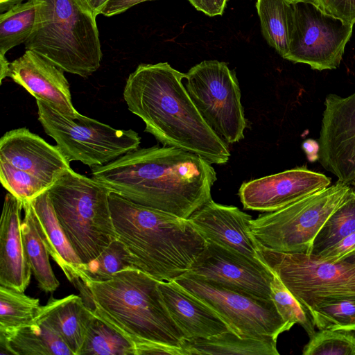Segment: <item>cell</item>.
Returning a JSON list of instances; mask_svg holds the SVG:
<instances>
[{"label":"cell","instance_id":"1","mask_svg":"<svg viewBox=\"0 0 355 355\" xmlns=\"http://www.w3.org/2000/svg\"><path fill=\"white\" fill-rule=\"evenodd\" d=\"M92 178L133 202L188 219L211 199L216 173L195 153L154 146L92 168Z\"/></svg>","mask_w":355,"mask_h":355},{"label":"cell","instance_id":"2","mask_svg":"<svg viewBox=\"0 0 355 355\" xmlns=\"http://www.w3.org/2000/svg\"><path fill=\"white\" fill-rule=\"evenodd\" d=\"M185 73L168 62L140 64L127 78L123 98L163 146L195 153L211 164H226V144L205 121L182 79Z\"/></svg>","mask_w":355,"mask_h":355},{"label":"cell","instance_id":"3","mask_svg":"<svg viewBox=\"0 0 355 355\" xmlns=\"http://www.w3.org/2000/svg\"><path fill=\"white\" fill-rule=\"evenodd\" d=\"M109 203L116 239L134 266L159 281L187 272L206 245L189 219L133 202L110 192Z\"/></svg>","mask_w":355,"mask_h":355},{"label":"cell","instance_id":"4","mask_svg":"<svg viewBox=\"0 0 355 355\" xmlns=\"http://www.w3.org/2000/svg\"><path fill=\"white\" fill-rule=\"evenodd\" d=\"M159 280L130 268L103 282L86 281L76 288L86 304L125 337L141 355L151 343L182 347L184 337L168 313Z\"/></svg>","mask_w":355,"mask_h":355},{"label":"cell","instance_id":"5","mask_svg":"<svg viewBox=\"0 0 355 355\" xmlns=\"http://www.w3.org/2000/svg\"><path fill=\"white\" fill-rule=\"evenodd\" d=\"M36 18L26 50L47 58L65 72L87 78L101 66L96 16L84 0H33Z\"/></svg>","mask_w":355,"mask_h":355},{"label":"cell","instance_id":"6","mask_svg":"<svg viewBox=\"0 0 355 355\" xmlns=\"http://www.w3.org/2000/svg\"><path fill=\"white\" fill-rule=\"evenodd\" d=\"M57 218L83 263L116 239L109 203L111 191L69 168L49 189Z\"/></svg>","mask_w":355,"mask_h":355},{"label":"cell","instance_id":"7","mask_svg":"<svg viewBox=\"0 0 355 355\" xmlns=\"http://www.w3.org/2000/svg\"><path fill=\"white\" fill-rule=\"evenodd\" d=\"M38 120L44 132L70 163L79 161L92 168L103 166L139 147L141 137L132 129L118 130L80 114H62L49 104L36 100Z\"/></svg>","mask_w":355,"mask_h":355},{"label":"cell","instance_id":"8","mask_svg":"<svg viewBox=\"0 0 355 355\" xmlns=\"http://www.w3.org/2000/svg\"><path fill=\"white\" fill-rule=\"evenodd\" d=\"M351 188L343 182L252 219L250 230L263 246L279 252L310 254L318 233Z\"/></svg>","mask_w":355,"mask_h":355},{"label":"cell","instance_id":"9","mask_svg":"<svg viewBox=\"0 0 355 355\" xmlns=\"http://www.w3.org/2000/svg\"><path fill=\"white\" fill-rule=\"evenodd\" d=\"M257 247L258 259L278 276L309 312L324 301L355 298V263L275 251L258 241Z\"/></svg>","mask_w":355,"mask_h":355},{"label":"cell","instance_id":"10","mask_svg":"<svg viewBox=\"0 0 355 355\" xmlns=\"http://www.w3.org/2000/svg\"><path fill=\"white\" fill-rule=\"evenodd\" d=\"M184 78L190 98L214 132L226 144L243 139L247 123L234 71L224 62L204 60L191 67Z\"/></svg>","mask_w":355,"mask_h":355},{"label":"cell","instance_id":"11","mask_svg":"<svg viewBox=\"0 0 355 355\" xmlns=\"http://www.w3.org/2000/svg\"><path fill=\"white\" fill-rule=\"evenodd\" d=\"M175 281L211 306L240 336L277 338L291 329L270 300L250 296L186 272Z\"/></svg>","mask_w":355,"mask_h":355},{"label":"cell","instance_id":"12","mask_svg":"<svg viewBox=\"0 0 355 355\" xmlns=\"http://www.w3.org/2000/svg\"><path fill=\"white\" fill-rule=\"evenodd\" d=\"M353 26L325 14L310 2L295 0L293 30L284 59L319 71L336 69L351 38Z\"/></svg>","mask_w":355,"mask_h":355},{"label":"cell","instance_id":"13","mask_svg":"<svg viewBox=\"0 0 355 355\" xmlns=\"http://www.w3.org/2000/svg\"><path fill=\"white\" fill-rule=\"evenodd\" d=\"M187 272L250 296L271 299L274 274L263 263L210 241Z\"/></svg>","mask_w":355,"mask_h":355},{"label":"cell","instance_id":"14","mask_svg":"<svg viewBox=\"0 0 355 355\" xmlns=\"http://www.w3.org/2000/svg\"><path fill=\"white\" fill-rule=\"evenodd\" d=\"M318 139V161L338 181L355 179V92L342 97L330 94L324 101Z\"/></svg>","mask_w":355,"mask_h":355},{"label":"cell","instance_id":"15","mask_svg":"<svg viewBox=\"0 0 355 355\" xmlns=\"http://www.w3.org/2000/svg\"><path fill=\"white\" fill-rule=\"evenodd\" d=\"M322 173L298 167L243 183L239 196L244 209L271 212L329 186Z\"/></svg>","mask_w":355,"mask_h":355},{"label":"cell","instance_id":"16","mask_svg":"<svg viewBox=\"0 0 355 355\" xmlns=\"http://www.w3.org/2000/svg\"><path fill=\"white\" fill-rule=\"evenodd\" d=\"M0 160L35 176L50 187L71 168L56 146L26 128L9 130L1 137Z\"/></svg>","mask_w":355,"mask_h":355},{"label":"cell","instance_id":"17","mask_svg":"<svg viewBox=\"0 0 355 355\" xmlns=\"http://www.w3.org/2000/svg\"><path fill=\"white\" fill-rule=\"evenodd\" d=\"M64 72L44 56L26 50L21 56L10 62L7 77L36 100L45 101L66 116L76 118L80 113L73 105Z\"/></svg>","mask_w":355,"mask_h":355},{"label":"cell","instance_id":"18","mask_svg":"<svg viewBox=\"0 0 355 355\" xmlns=\"http://www.w3.org/2000/svg\"><path fill=\"white\" fill-rule=\"evenodd\" d=\"M188 219L206 241L260 261L257 241L250 230L252 218L238 207L223 205L211 199Z\"/></svg>","mask_w":355,"mask_h":355},{"label":"cell","instance_id":"19","mask_svg":"<svg viewBox=\"0 0 355 355\" xmlns=\"http://www.w3.org/2000/svg\"><path fill=\"white\" fill-rule=\"evenodd\" d=\"M158 288L185 340L209 338L230 330L211 306L175 280L159 281Z\"/></svg>","mask_w":355,"mask_h":355},{"label":"cell","instance_id":"20","mask_svg":"<svg viewBox=\"0 0 355 355\" xmlns=\"http://www.w3.org/2000/svg\"><path fill=\"white\" fill-rule=\"evenodd\" d=\"M23 202L8 193L0 224V286L24 292L31 270L27 262L21 234Z\"/></svg>","mask_w":355,"mask_h":355},{"label":"cell","instance_id":"21","mask_svg":"<svg viewBox=\"0 0 355 355\" xmlns=\"http://www.w3.org/2000/svg\"><path fill=\"white\" fill-rule=\"evenodd\" d=\"M94 315L93 309L81 296L70 295L61 299L51 296L46 305L40 306L34 320L55 332L73 355H80Z\"/></svg>","mask_w":355,"mask_h":355},{"label":"cell","instance_id":"22","mask_svg":"<svg viewBox=\"0 0 355 355\" xmlns=\"http://www.w3.org/2000/svg\"><path fill=\"white\" fill-rule=\"evenodd\" d=\"M41 236L52 259L76 286L80 282L83 263L69 241L54 211L48 190L31 200Z\"/></svg>","mask_w":355,"mask_h":355},{"label":"cell","instance_id":"23","mask_svg":"<svg viewBox=\"0 0 355 355\" xmlns=\"http://www.w3.org/2000/svg\"><path fill=\"white\" fill-rule=\"evenodd\" d=\"M1 349L15 355H73L65 343L45 324L33 320L0 331Z\"/></svg>","mask_w":355,"mask_h":355},{"label":"cell","instance_id":"24","mask_svg":"<svg viewBox=\"0 0 355 355\" xmlns=\"http://www.w3.org/2000/svg\"><path fill=\"white\" fill-rule=\"evenodd\" d=\"M187 355H279L277 339L240 336L229 330L209 338L184 340Z\"/></svg>","mask_w":355,"mask_h":355},{"label":"cell","instance_id":"25","mask_svg":"<svg viewBox=\"0 0 355 355\" xmlns=\"http://www.w3.org/2000/svg\"><path fill=\"white\" fill-rule=\"evenodd\" d=\"M24 217L21 229L27 262L39 288L52 293L59 286L50 263V254L41 236L36 215L31 200L23 202Z\"/></svg>","mask_w":355,"mask_h":355},{"label":"cell","instance_id":"26","mask_svg":"<svg viewBox=\"0 0 355 355\" xmlns=\"http://www.w3.org/2000/svg\"><path fill=\"white\" fill-rule=\"evenodd\" d=\"M256 8L263 37L285 58L293 30L295 0H257Z\"/></svg>","mask_w":355,"mask_h":355},{"label":"cell","instance_id":"27","mask_svg":"<svg viewBox=\"0 0 355 355\" xmlns=\"http://www.w3.org/2000/svg\"><path fill=\"white\" fill-rule=\"evenodd\" d=\"M36 4L26 0L0 15V55L12 48L25 43L35 23Z\"/></svg>","mask_w":355,"mask_h":355},{"label":"cell","instance_id":"28","mask_svg":"<svg viewBox=\"0 0 355 355\" xmlns=\"http://www.w3.org/2000/svg\"><path fill=\"white\" fill-rule=\"evenodd\" d=\"M355 231V191L350 189L315 236L310 254L318 256Z\"/></svg>","mask_w":355,"mask_h":355},{"label":"cell","instance_id":"29","mask_svg":"<svg viewBox=\"0 0 355 355\" xmlns=\"http://www.w3.org/2000/svg\"><path fill=\"white\" fill-rule=\"evenodd\" d=\"M136 355L133 345L96 315L87 328L80 355Z\"/></svg>","mask_w":355,"mask_h":355},{"label":"cell","instance_id":"30","mask_svg":"<svg viewBox=\"0 0 355 355\" xmlns=\"http://www.w3.org/2000/svg\"><path fill=\"white\" fill-rule=\"evenodd\" d=\"M134 266L132 258L118 239L112 241L97 257L80 267V282H103L115 273Z\"/></svg>","mask_w":355,"mask_h":355},{"label":"cell","instance_id":"31","mask_svg":"<svg viewBox=\"0 0 355 355\" xmlns=\"http://www.w3.org/2000/svg\"><path fill=\"white\" fill-rule=\"evenodd\" d=\"M40 306L39 299L0 286V331L31 323L35 320Z\"/></svg>","mask_w":355,"mask_h":355},{"label":"cell","instance_id":"32","mask_svg":"<svg viewBox=\"0 0 355 355\" xmlns=\"http://www.w3.org/2000/svg\"><path fill=\"white\" fill-rule=\"evenodd\" d=\"M318 329H345L355 331V298L324 301L309 310Z\"/></svg>","mask_w":355,"mask_h":355},{"label":"cell","instance_id":"33","mask_svg":"<svg viewBox=\"0 0 355 355\" xmlns=\"http://www.w3.org/2000/svg\"><path fill=\"white\" fill-rule=\"evenodd\" d=\"M270 298L286 322L292 327L295 324L300 325L309 337L315 332V327L309 311L275 274L270 284Z\"/></svg>","mask_w":355,"mask_h":355},{"label":"cell","instance_id":"34","mask_svg":"<svg viewBox=\"0 0 355 355\" xmlns=\"http://www.w3.org/2000/svg\"><path fill=\"white\" fill-rule=\"evenodd\" d=\"M304 355H355V334L345 329H318L302 350Z\"/></svg>","mask_w":355,"mask_h":355},{"label":"cell","instance_id":"35","mask_svg":"<svg viewBox=\"0 0 355 355\" xmlns=\"http://www.w3.org/2000/svg\"><path fill=\"white\" fill-rule=\"evenodd\" d=\"M0 180L3 187L23 202L32 200L50 188L35 176L1 160Z\"/></svg>","mask_w":355,"mask_h":355},{"label":"cell","instance_id":"36","mask_svg":"<svg viewBox=\"0 0 355 355\" xmlns=\"http://www.w3.org/2000/svg\"><path fill=\"white\" fill-rule=\"evenodd\" d=\"M317 6L327 15L354 25L355 0H305Z\"/></svg>","mask_w":355,"mask_h":355},{"label":"cell","instance_id":"37","mask_svg":"<svg viewBox=\"0 0 355 355\" xmlns=\"http://www.w3.org/2000/svg\"><path fill=\"white\" fill-rule=\"evenodd\" d=\"M354 250L355 231L343 238L315 257L324 261L336 262L353 252Z\"/></svg>","mask_w":355,"mask_h":355},{"label":"cell","instance_id":"38","mask_svg":"<svg viewBox=\"0 0 355 355\" xmlns=\"http://www.w3.org/2000/svg\"><path fill=\"white\" fill-rule=\"evenodd\" d=\"M199 11L208 16L221 15L226 6L227 0H188Z\"/></svg>","mask_w":355,"mask_h":355},{"label":"cell","instance_id":"39","mask_svg":"<svg viewBox=\"0 0 355 355\" xmlns=\"http://www.w3.org/2000/svg\"><path fill=\"white\" fill-rule=\"evenodd\" d=\"M152 0H109L102 10L101 15L112 17L124 12L140 3Z\"/></svg>","mask_w":355,"mask_h":355},{"label":"cell","instance_id":"40","mask_svg":"<svg viewBox=\"0 0 355 355\" xmlns=\"http://www.w3.org/2000/svg\"><path fill=\"white\" fill-rule=\"evenodd\" d=\"M302 148L310 161H315L318 159L319 144L313 139H307L304 141Z\"/></svg>","mask_w":355,"mask_h":355},{"label":"cell","instance_id":"41","mask_svg":"<svg viewBox=\"0 0 355 355\" xmlns=\"http://www.w3.org/2000/svg\"><path fill=\"white\" fill-rule=\"evenodd\" d=\"M87 6L92 10L93 13L96 17L101 14L102 10L103 9L105 4L109 0H84Z\"/></svg>","mask_w":355,"mask_h":355},{"label":"cell","instance_id":"42","mask_svg":"<svg viewBox=\"0 0 355 355\" xmlns=\"http://www.w3.org/2000/svg\"><path fill=\"white\" fill-rule=\"evenodd\" d=\"M24 0H0V12L3 13Z\"/></svg>","mask_w":355,"mask_h":355},{"label":"cell","instance_id":"43","mask_svg":"<svg viewBox=\"0 0 355 355\" xmlns=\"http://www.w3.org/2000/svg\"><path fill=\"white\" fill-rule=\"evenodd\" d=\"M340 261H345L349 263H355V250Z\"/></svg>","mask_w":355,"mask_h":355},{"label":"cell","instance_id":"44","mask_svg":"<svg viewBox=\"0 0 355 355\" xmlns=\"http://www.w3.org/2000/svg\"><path fill=\"white\" fill-rule=\"evenodd\" d=\"M352 184L355 186V179H354V180L353 181V182L352 183Z\"/></svg>","mask_w":355,"mask_h":355}]
</instances>
